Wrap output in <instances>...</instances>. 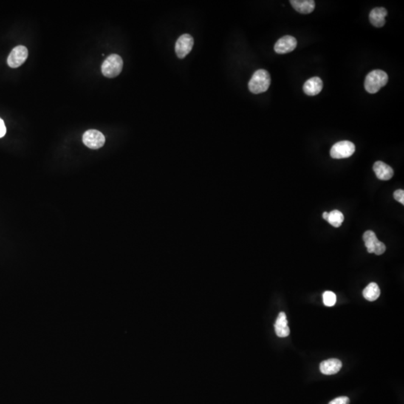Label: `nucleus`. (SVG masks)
Masks as SVG:
<instances>
[{
    "label": "nucleus",
    "mask_w": 404,
    "mask_h": 404,
    "mask_svg": "<svg viewBox=\"0 0 404 404\" xmlns=\"http://www.w3.org/2000/svg\"><path fill=\"white\" fill-rule=\"evenodd\" d=\"M388 81V77L382 70H374L367 75L365 80V89L370 94L378 92Z\"/></svg>",
    "instance_id": "2"
},
{
    "label": "nucleus",
    "mask_w": 404,
    "mask_h": 404,
    "mask_svg": "<svg viewBox=\"0 0 404 404\" xmlns=\"http://www.w3.org/2000/svg\"><path fill=\"white\" fill-rule=\"evenodd\" d=\"M355 145L350 141H340L331 148L330 155L333 159H344L351 157L355 152Z\"/></svg>",
    "instance_id": "4"
},
{
    "label": "nucleus",
    "mask_w": 404,
    "mask_h": 404,
    "mask_svg": "<svg viewBox=\"0 0 404 404\" xmlns=\"http://www.w3.org/2000/svg\"><path fill=\"white\" fill-rule=\"evenodd\" d=\"M323 301L325 306L328 307L335 306L336 303V295L332 292H325L323 294Z\"/></svg>",
    "instance_id": "18"
},
{
    "label": "nucleus",
    "mask_w": 404,
    "mask_h": 404,
    "mask_svg": "<svg viewBox=\"0 0 404 404\" xmlns=\"http://www.w3.org/2000/svg\"><path fill=\"white\" fill-rule=\"evenodd\" d=\"M83 143L91 149H98L104 145L106 139L104 135L97 130H89L83 136Z\"/></svg>",
    "instance_id": "5"
},
{
    "label": "nucleus",
    "mask_w": 404,
    "mask_h": 404,
    "mask_svg": "<svg viewBox=\"0 0 404 404\" xmlns=\"http://www.w3.org/2000/svg\"><path fill=\"white\" fill-rule=\"evenodd\" d=\"M363 241L368 252L369 253H374V247L379 241L376 234L373 230H367L364 233Z\"/></svg>",
    "instance_id": "16"
},
{
    "label": "nucleus",
    "mask_w": 404,
    "mask_h": 404,
    "mask_svg": "<svg viewBox=\"0 0 404 404\" xmlns=\"http://www.w3.org/2000/svg\"><path fill=\"white\" fill-rule=\"evenodd\" d=\"M328 216H329V213H327V212H324V213H323V218L325 220L327 221Z\"/></svg>",
    "instance_id": "22"
},
{
    "label": "nucleus",
    "mask_w": 404,
    "mask_h": 404,
    "mask_svg": "<svg viewBox=\"0 0 404 404\" xmlns=\"http://www.w3.org/2000/svg\"><path fill=\"white\" fill-rule=\"evenodd\" d=\"M123 60L120 55L112 54L108 56L102 65V74L109 78H114L122 72Z\"/></svg>",
    "instance_id": "3"
},
{
    "label": "nucleus",
    "mask_w": 404,
    "mask_h": 404,
    "mask_svg": "<svg viewBox=\"0 0 404 404\" xmlns=\"http://www.w3.org/2000/svg\"><path fill=\"white\" fill-rule=\"evenodd\" d=\"M388 15L386 9L384 8H375L370 12V22L375 27L380 28L385 25V18Z\"/></svg>",
    "instance_id": "14"
},
{
    "label": "nucleus",
    "mask_w": 404,
    "mask_h": 404,
    "mask_svg": "<svg viewBox=\"0 0 404 404\" xmlns=\"http://www.w3.org/2000/svg\"><path fill=\"white\" fill-rule=\"evenodd\" d=\"M290 3L297 12L303 15L312 13L315 8L314 0H291Z\"/></svg>",
    "instance_id": "13"
},
{
    "label": "nucleus",
    "mask_w": 404,
    "mask_h": 404,
    "mask_svg": "<svg viewBox=\"0 0 404 404\" xmlns=\"http://www.w3.org/2000/svg\"><path fill=\"white\" fill-rule=\"evenodd\" d=\"M323 89V81L318 77H312L305 83L303 91L307 95L314 96L318 94Z\"/></svg>",
    "instance_id": "11"
},
{
    "label": "nucleus",
    "mask_w": 404,
    "mask_h": 404,
    "mask_svg": "<svg viewBox=\"0 0 404 404\" xmlns=\"http://www.w3.org/2000/svg\"><path fill=\"white\" fill-rule=\"evenodd\" d=\"M329 404H350V399L349 397H345V396L338 397L329 402Z\"/></svg>",
    "instance_id": "19"
},
{
    "label": "nucleus",
    "mask_w": 404,
    "mask_h": 404,
    "mask_svg": "<svg viewBox=\"0 0 404 404\" xmlns=\"http://www.w3.org/2000/svg\"><path fill=\"white\" fill-rule=\"evenodd\" d=\"M380 295L379 286L376 283H370L363 291V297L368 301H375Z\"/></svg>",
    "instance_id": "15"
},
{
    "label": "nucleus",
    "mask_w": 404,
    "mask_h": 404,
    "mask_svg": "<svg viewBox=\"0 0 404 404\" xmlns=\"http://www.w3.org/2000/svg\"><path fill=\"white\" fill-rule=\"evenodd\" d=\"M270 83V75L268 71L264 69L258 70L254 73L249 81V91L255 94L265 92L268 90Z\"/></svg>",
    "instance_id": "1"
},
{
    "label": "nucleus",
    "mask_w": 404,
    "mask_h": 404,
    "mask_svg": "<svg viewBox=\"0 0 404 404\" xmlns=\"http://www.w3.org/2000/svg\"><path fill=\"white\" fill-rule=\"evenodd\" d=\"M373 168H374V172H375L377 179L382 180V181H388L394 176L393 168L385 164V162H382V161L376 162Z\"/></svg>",
    "instance_id": "10"
},
{
    "label": "nucleus",
    "mask_w": 404,
    "mask_h": 404,
    "mask_svg": "<svg viewBox=\"0 0 404 404\" xmlns=\"http://www.w3.org/2000/svg\"><path fill=\"white\" fill-rule=\"evenodd\" d=\"M343 219H344V216H343V213L339 210H335L329 213L327 221L333 227H338L343 223Z\"/></svg>",
    "instance_id": "17"
},
{
    "label": "nucleus",
    "mask_w": 404,
    "mask_h": 404,
    "mask_svg": "<svg viewBox=\"0 0 404 404\" xmlns=\"http://www.w3.org/2000/svg\"><path fill=\"white\" fill-rule=\"evenodd\" d=\"M394 198L397 202L404 204V191L403 190H396L394 193Z\"/></svg>",
    "instance_id": "20"
},
{
    "label": "nucleus",
    "mask_w": 404,
    "mask_h": 404,
    "mask_svg": "<svg viewBox=\"0 0 404 404\" xmlns=\"http://www.w3.org/2000/svg\"><path fill=\"white\" fill-rule=\"evenodd\" d=\"M275 332L277 336L280 337H287L290 334V329L287 326V320L286 318V314L284 312H280L277 317L275 325Z\"/></svg>",
    "instance_id": "12"
},
{
    "label": "nucleus",
    "mask_w": 404,
    "mask_h": 404,
    "mask_svg": "<svg viewBox=\"0 0 404 404\" xmlns=\"http://www.w3.org/2000/svg\"><path fill=\"white\" fill-rule=\"evenodd\" d=\"M194 44V39L192 35L184 34L177 40L176 44V55L180 59H184L191 52Z\"/></svg>",
    "instance_id": "7"
},
{
    "label": "nucleus",
    "mask_w": 404,
    "mask_h": 404,
    "mask_svg": "<svg viewBox=\"0 0 404 404\" xmlns=\"http://www.w3.org/2000/svg\"><path fill=\"white\" fill-rule=\"evenodd\" d=\"M297 46V41L294 37L285 35L280 38L274 46V50L276 53L285 54L292 52Z\"/></svg>",
    "instance_id": "8"
},
{
    "label": "nucleus",
    "mask_w": 404,
    "mask_h": 404,
    "mask_svg": "<svg viewBox=\"0 0 404 404\" xmlns=\"http://www.w3.org/2000/svg\"><path fill=\"white\" fill-rule=\"evenodd\" d=\"M6 134V128L3 119H0V138L3 137Z\"/></svg>",
    "instance_id": "21"
},
{
    "label": "nucleus",
    "mask_w": 404,
    "mask_h": 404,
    "mask_svg": "<svg viewBox=\"0 0 404 404\" xmlns=\"http://www.w3.org/2000/svg\"><path fill=\"white\" fill-rule=\"evenodd\" d=\"M342 368V363L339 359H329L323 361L320 365V370L325 375H333L337 374Z\"/></svg>",
    "instance_id": "9"
},
{
    "label": "nucleus",
    "mask_w": 404,
    "mask_h": 404,
    "mask_svg": "<svg viewBox=\"0 0 404 404\" xmlns=\"http://www.w3.org/2000/svg\"><path fill=\"white\" fill-rule=\"evenodd\" d=\"M27 48L26 46L20 45L12 49L11 53L8 57L7 63L9 67L17 68L22 66L28 58Z\"/></svg>",
    "instance_id": "6"
}]
</instances>
